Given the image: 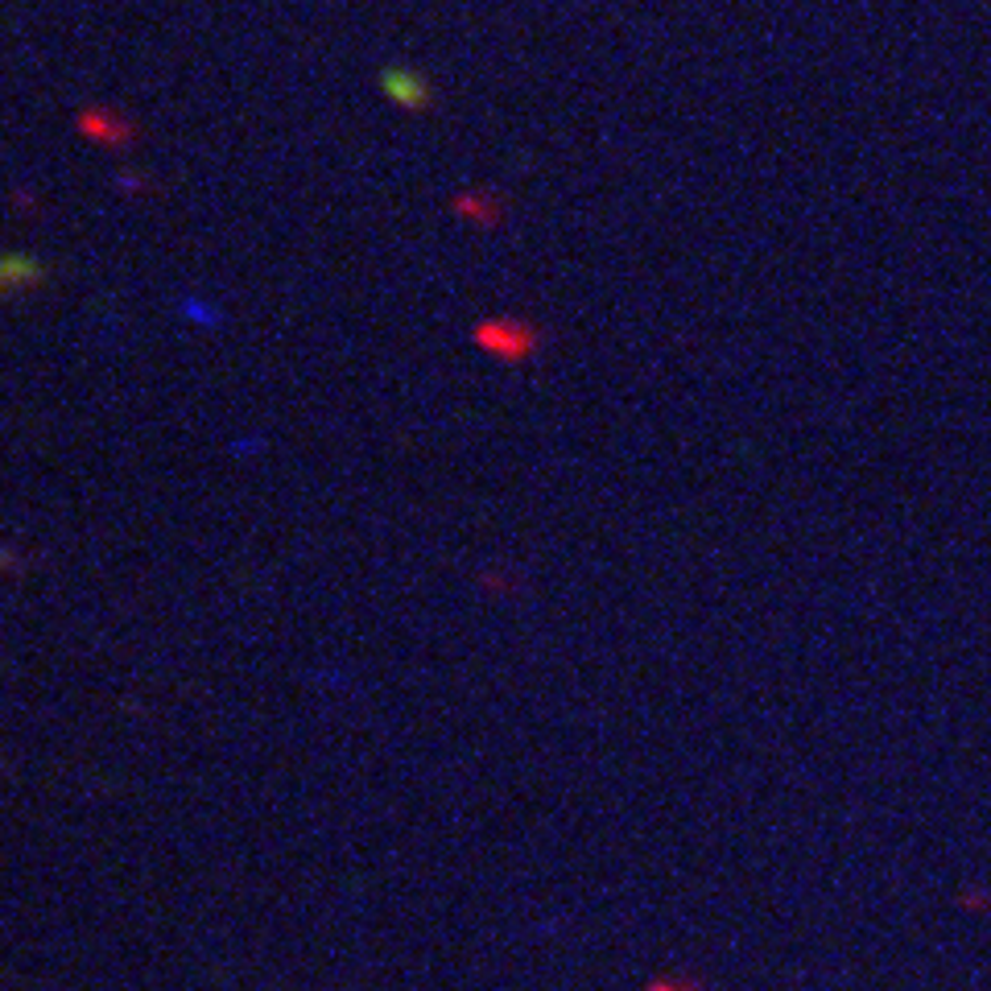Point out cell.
Here are the masks:
<instances>
[{
	"label": "cell",
	"instance_id": "obj_1",
	"mask_svg": "<svg viewBox=\"0 0 991 991\" xmlns=\"http://www.w3.org/2000/svg\"><path fill=\"white\" fill-rule=\"evenodd\" d=\"M475 343L500 355V360L520 364V360H529L541 348V330L534 323H525V318H488V323L475 327Z\"/></svg>",
	"mask_w": 991,
	"mask_h": 991
},
{
	"label": "cell",
	"instance_id": "obj_6",
	"mask_svg": "<svg viewBox=\"0 0 991 991\" xmlns=\"http://www.w3.org/2000/svg\"><path fill=\"white\" fill-rule=\"evenodd\" d=\"M649 991H706V988H702L699 979H678V975H661V979H657V983H653Z\"/></svg>",
	"mask_w": 991,
	"mask_h": 991
},
{
	"label": "cell",
	"instance_id": "obj_4",
	"mask_svg": "<svg viewBox=\"0 0 991 991\" xmlns=\"http://www.w3.org/2000/svg\"><path fill=\"white\" fill-rule=\"evenodd\" d=\"M46 268L34 256H4L0 261V293H21V289L41 286Z\"/></svg>",
	"mask_w": 991,
	"mask_h": 991
},
{
	"label": "cell",
	"instance_id": "obj_5",
	"mask_svg": "<svg viewBox=\"0 0 991 991\" xmlns=\"http://www.w3.org/2000/svg\"><path fill=\"white\" fill-rule=\"evenodd\" d=\"M459 211L467 215V219H479V224H496L500 219V203H496L492 195H459Z\"/></svg>",
	"mask_w": 991,
	"mask_h": 991
},
{
	"label": "cell",
	"instance_id": "obj_2",
	"mask_svg": "<svg viewBox=\"0 0 991 991\" xmlns=\"http://www.w3.org/2000/svg\"><path fill=\"white\" fill-rule=\"evenodd\" d=\"M79 128L91 137V141L108 145V149H124V145H133V124L116 121L108 108H91V112H83Z\"/></svg>",
	"mask_w": 991,
	"mask_h": 991
},
{
	"label": "cell",
	"instance_id": "obj_3",
	"mask_svg": "<svg viewBox=\"0 0 991 991\" xmlns=\"http://www.w3.org/2000/svg\"><path fill=\"white\" fill-rule=\"evenodd\" d=\"M380 83H385V91H389V96H392L397 103H401V108H413V112L430 108V87H426V83L413 79V75L405 71V66H389V71H385V79H380Z\"/></svg>",
	"mask_w": 991,
	"mask_h": 991
}]
</instances>
